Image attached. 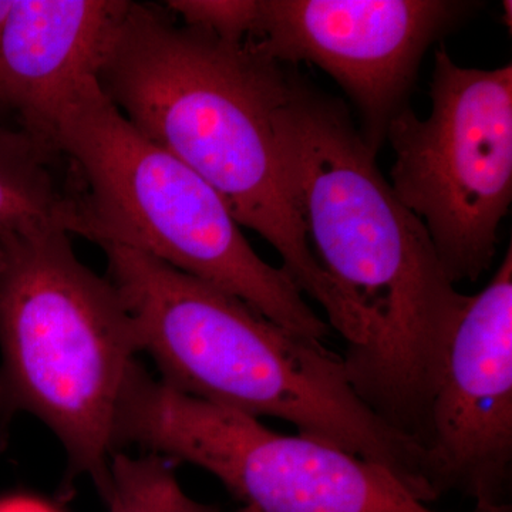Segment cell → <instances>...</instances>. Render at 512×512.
<instances>
[{"label": "cell", "instance_id": "1", "mask_svg": "<svg viewBox=\"0 0 512 512\" xmlns=\"http://www.w3.org/2000/svg\"><path fill=\"white\" fill-rule=\"evenodd\" d=\"M275 130L309 247L362 326V345L342 357L350 386L387 426L424 446L444 355L470 296L448 279L429 232L380 173L343 101L289 66Z\"/></svg>", "mask_w": 512, "mask_h": 512}, {"label": "cell", "instance_id": "2", "mask_svg": "<svg viewBox=\"0 0 512 512\" xmlns=\"http://www.w3.org/2000/svg\"><path fill=\"white\" fill-rule=\"evenodd\" d=\"M288 64L251 42H222L130 2L99 76L101 90L148 140L217 191L239 227L268 241L285 274L355 348L362 326L309 247L276 140Z\"/></svg>", "mask_w": 512, "mask_h": 512}, {"label": "cell", "instance_id": "3", "mask_svg": "<svg viewBox=\"0 0 512 512\" xmlns=\"http://www.w3.org/2000/svg\"><path fill=\"white\" fill-rule=\"evenodd\" d=\"M100 247L107 278L161 382L202 402L291 423L301 434L386 468L421 503L436 501L423 448L360 400L342 357L153 256Z\"/></svg>", "mask_w": 512, "mask_h": 512}, {"label": "cell", "instance_id": "4", "mask_svg": "<svg viewBox=\"0 0 512 512\" xmlns=\"http://www.w3.org/2000/svg\"><path fill=\"white\" fill-rule=\"evenodd\" d=\"M0 420L33 414L66 450L70 477L109 481L117 404L140 350L110 279L57 225H0Z\"/></svg>", "mask_w": 512, "mask_h": 512}, {"label": "cell", "instance_id": "5", "mask_svg": "<svg viewBox=\"0 0 512 512\" xmlns=\"http://www.w3.org/2000/svg\"><path fill=\"white\" fill-rule=\"evenodd\" d=\"M52 144L79 177L77 235L153 256L237 296L282 328L318 342L328 338L329 323L284 269L256 254L217 191L143 136L100 82L63 111Z\"/></svg>", "mask_w": 512, "mask_h": 512}, {"label": "cell", "instance_id": "6", "mask_svg": "<svg viewBox=\"0 0 512 512\" xmlns=\"http://www.w3.org/2000/svg\"><path fill=\"white\" fill-rule=\"evenodd\" d=\"M113 443L200 467L256 512H436L386 468L171 389L138 360L120 394Z\"/></svg>", "mask_w": 512, "mask_h": 512}, {"label": "cell", "instance_id": "7", "mask_svg": "<svg viewBox=\"0 0 512 512\" xmlns=\"http://www.w3.org/2000/svg\"><path fill=\"white\" fill-rule=\"evenodd\" d=\"M431 113L410 107L390 123L392 185L429 232L454 285L493 265L498 229L512 201V64L458 66L434 55Z\"/></svg>", "mask_w": 512, "mask_h": 512}, {"label": "cell", "instance_id": "8", "mask_svg": "<svg viewBox=\"0 0 512 512\" xmlns=\"http://www.w3.org/2000/svg\"><path fill=\"white\" fill-rule=\"evenodd\" d=\"M252 45L269 59L328 73L359 111L379 153L406 109L424 53L473 10L454 0H261Z\"/></svg>", "mask_w": 512, "mask_h": 512}, {"label": "cell", "instance_id": "9", "mask_svg": "<svg viewBox=\"0 0 512 512\" xmlns=\"http://www.w3.org/2000/svg\"><path fill=\"white\" fill-rule=\"evenodd\" d=\"M426 461L437 498L457 490L478 511L511 512V247L490 284L468 299L448 342Z\"/></svg>", "mask_w": 512, "mask_h": 512}, {"label": "cell", "instance_id": "10", "mask_svg": "<svg viewBox=\"0 0 512 512\" xmlns=\"http://www.w3.org/2000/svg\"><path fill=\"white\" fill-rule=\"evenodd\" d=\"M127 0H13L0 26V107L53 147L57 120L101 67Z\"/></svg>", "mask_w": 512, "mask_h": 512}, {"label": "cell", "instance_id": "11", "mask_svg": "<svg viewBox=\"0 0 512 512\" xmlns=\"http://www.w3.org/2000/svg\"><path fill=\"white\" fill-rule=\"evenodd\" d=\"M60 158L22 128L0 123V225L39 222L77 235L76 191L56 175Z\"/></svg>", "mask_w": 512, "mask_h": 512}, {"label": "cell", "instance_id": "12", "mask_svg": "<svg viewBox=\"0 0 512 512\" xmlns=\"http://www.w3.org/2000/svg\"><path fill=\"white\" fill-rule=\"evenodd\" d=\"M109 512H218L184 493L163 457L114 451L109 481L101 491Z\"/></svg>", "mask_w": 512, "mask_h": 512}, {"label": "cell", "instance_id": "13", "mask_svg": "<svg viewBox=\"0 0 512 512\" xmlns=\"http://www.w3.org/2000/svg\"><path fill=\"white\" fill-rule=\"evenodd\" d=\"M184 26L210 33L222 42H251L261 23V0H170L165 3Z\"/></svg>", "mask_w": 512, "mask_h": 512}, {"label": "cell", "instance_id": "14", "mask_svg": "<svg viewBox=\"0 0 512 512\" xmlns=\"http://www.w3.org/2000/svg\"><path fill=\"white\" fill-rule=\"evenodd\" d=\"M0 512H60L52 504L29 494L0 497Z\"/></svg>", "mask_w": 512, "mask_h": 512}, {"label": "cell", "instance_id": "15", "mask_svg": "<svg viewBox=\"0 0 512 512\" xmlns=\"http://www.w3.org/2000/svg\"><path fill=\"white\" fill-rule=\"evenodd\" d=\"M13 0H0V26H2L3 20H5L6 15H8L10 6H12ZM8 119H6L5 113H3L2 107H0V123H6Z\"/></svg>", "mask_w": 512, "mask_h": 512}, {"label": "cell", "instance_id": "16", "mask_svg": "<svg viewBox=\"0 0 512 512\" xmlns=\"http://www.w3.org/2000/svg\"><path fill=\"white\" fill-rule=\"evenodd\" d=\"M238 512H256V511L252 510V508L244 507V508H242V510H239Z\"/></svg>", "mask_w": 512, "mask_h": 512}, {"label": "cell", "instance_id": "17", "mask_svg": "<svg viewBox=\"0 0 512 512\" xmlns=\"http://www.w3.org/2000/svg\"><path fill=\"white\" fill-rule=\"evenodd\" d=\"M474 512H483V511L474 510Z\"/></svg>", "mask_w": 512, "mask_h": 512}]
</instances>
